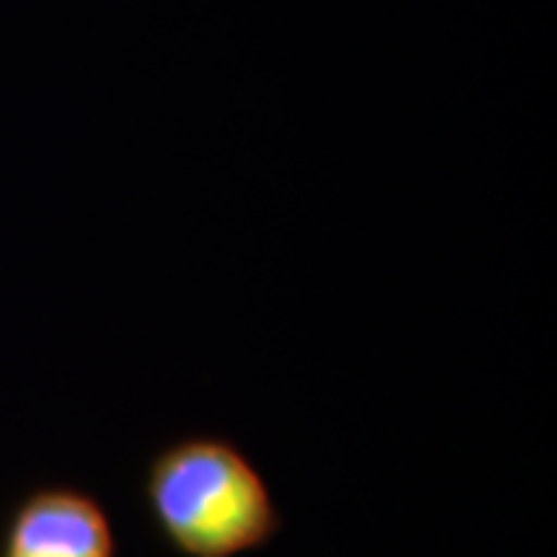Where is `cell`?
Returning <instances> with one entry per match:
<instances>
[{"label": "cell", "mask_w": 557, "mask_h": 557, "mask_svg": "<svg viewBox=\"0 0 557 557\" xmlns=\"http://www.w3.org/2000/svg\"><path fill=\"white\" fill-rule=\"evenodd\" d=\"M156 536L177 557H245L285 527L258 461L223 434H183L159 446L139 480Z\"/></svg>", "instance_id": "1"}, {"label": "cell", "mask_w": 557, "mask_h": 557, "mask_svg": "<svg viewBox=\"0 0 557 557\" xmlns=\"http://www.w3.org/2000/svg\"><path fill=\"white\" fill-rule=\"evenodd\" d=\"M0 557H119L115 520L78 483H40L7 511Z\"/></svg>", "instance_id": "2"}]
</instances>
